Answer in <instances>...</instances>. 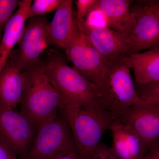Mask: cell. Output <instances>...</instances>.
<instances>
[{"instance_id":"1","label":"cell","mask_w":159,"mask_h":159,"mask_svg":"<svg viewBox=\"0 0 159 159\" xmlns=\"http://www.w3.org/2000/svg\"><path fill=\"white\" fill-rule=\"evenodd\" d=\"M44 66L47 78L66 104L87 108L104 107L99 88L70 67L59 51H48Z\"/></svg>"},{"instance_id":"2","label":"cell","mask_w":159,"mask_h":159,"mask_svg":"<svg viewBox=\"0 0 159 159\" xmlns=\"http://www.w3.org/2000/svg\"><path fill=\"white\" fill-rule=\"evenodd\" d=\"M23 72L25 87L20 112L38 126L57 116V111L66 102L47 78L44 62L39 61Z\"/></svg>"},{"instance_id":"3","label":"cell","mask_w":159,"mask_h":159,"mask_svg":"<svg viewBox=\"0 0 159 159\" xmlns=\"http://www.w3.org/2000/svg\"><path fill=\"white\" fill-rule=\"evenodd\" d=\"M60 110L70 126L80 154L89 159L116 118L102 106L87 108L66 104Z\"/></svg>"},{"instance_id":"4","label":"cell","mask_w":159,"mask_h":159,"mask_svg":"<svg viewBox=\"0 0 159 159\" xmlns=\"http://www.w3.org/2000/svg\"><path fill=\"white\" fill-rule=\"evenodd\" d=\"M74 152L79 153L70 126L63 116L57 115L38 126L29 150L20 159H57Z\"/></svg>"},{"instance_id":"5","label":"cell","mask_w":159,"mask_h":159,"mask_svg":"<svg viewBox=\"0 0 159 159\" xmlns=\"http://www.w3.org/2000/svg\"><path fill=\"white\" fill-rule=\"evenodd\" d=\"M99 89L102 105L116 119L129 107L145 103L137 93L130 69L120 61L111 65Z\"/></svg>"},{"instance_id":"6","label":"cell","mask_w":159,"mask_h":159,"mask_svg":"<svg viewBox=\"0 0 159 159\" xmlns=\"http://www.w3.org/2000/svg\"><path fill=\"white\" fill-rule=\"evenodd\" d=\"M75 22L74 33L64 48L66 55L73 63V68L99 88L111 65L94 48L76 19Z\"/></svg>"},{"instance_id":"7","label":"cell","mask_w":159,"mask_h":159,"mask_svg":"<svg viewBox=\"0 0 159 159\" xmlns=\"http://www.w3.org/2000/svg\"><path fill=\"white\" fill-rule=\"evenodd\" d=\"M37 128L22 113L0 103V135L20 159L29 150Z\"/></svg>"},{"instance_id":"8","label":"cell","mask_w":159,"mask_h":159,"mask_svg":"<svg viewBox=\"0 0 159 159\" xmlns=\"http://www.w3.org/2000/svg\"><path fill=\"white\" fill-rule=\"evenodd\" d=\"M44 16L29 18L20 40L17 51L12 52L9 59L22 71L36 64L49 44L47 34L48 25Z\"/></svg>"},{"instance_id":"9","label":"cell","mask_w":159,"mask_h":159,"mask_svg":"<svg viewBox=\"0 0 159 159\" xmlns=\"http://www.w3.org/2000/svg\"><path fill=\"white\" fill-rule=\"evenodd\" d=\"M76 20L92 46L111 65L129 54L126 39L118 32L109 28L91 27L84 20Z\"/></svg>"},{"instance_id":"10","label":"cell","mask_w":159,"mask_h":159,"mask_svg":"<svg viewBox=\"0 0 159 159\" xmlns=\"http://www.w3.org/2000/svg\"><path fill=\"white\" fill-rule=\"evenodd\" d=\"M131 11L136 24L126 39L129 54L139 53L146 49L159 48V19L145 6H139Z\"/></svg>"},{"instance_id":"11","label":"cell","mask_w":159,"mask_h":159,"mask_svg":"<svg viewBox=\"0 0 159 159\" xmlns=\"http://www.w3.org/2000/svg\"><path fill=\"white\" fill-rule=\"evenodd\" d=\"M118 118L129 125L149 148L159 141V110L145 103L137 104Z\"/></svg>"},{"instance_id":"12","label":"cell","mask_w":159,"mask_h":159,"mask_svg":"<svg viewBox=\"0 0 159 159\" xmlns=\"http://www.w3.org/2000/svg\"><path fill=\"white\" fill-rule=\"evenodd\" d=\"M110 129L112 132L114 153L119 159H143L151 148L128 124L116 118Z\"/></svg>"},{"instance_id":"13","label":"cell","mask_w":159,"mask_h":159,"mask_svg":"<svg viewBox=\"0 0 159 159\" xmlns=\"http://www.w3.org/2000/svg\"><path fill=\"white\" fill-rule=\"evenodd\" d=\"M129 0H97L96 6L103 12L108 21L109 28L127 39L136 24L131 11Z\"/></svg>"},{"instance_id":"14","label":"cell","mask_w":159,"mask_h":159,"mask_svg":"<svg viewBox=\"0 0 159 159\" xmlns=\"http://www.w3.org/2000/svg\"><path fill=\"white\" fill-rule=\"evenodd\" d=\"M32 1L20 2L17 11L13 15L4 29L0 41V72L9 60L12 50L19 43L25 28L26 23L30 16Z\"/></svg>"},{"instance_id":"15","label":"cell","mask_w":159,"mask_h":159,"mask_svg":"<svg viewBox=\"0 0 159 159\" xmlns=\"http://www.w3.org/2000/svg\"><path fill=\"white\" fill-rule=\"evenodd\" d=\"M73 3L72 0H63L52 21L48 23L47 34L49 44L64 49L72 38L76 24Z\"/></svg>"},{"instance_id":"16","label":"cell","mask_w":159,"mask_h":159,"mask_svg":"<svg viewBox=\"0 0 159 159\" xmlns=\"http://www.w3.org/2000/svg\"><path fill=\"white\" fill-rule=\"evenodd\" d=\"M25 87V74L9 59L0 72V103L16 108L21 102Z\"/></svg>"},{"instance_id":"17","label":"cell","mask_w":159,"mask_h":159,"mask_svg":"<svg viewBox=\"0 0 159 159\" xmlns=\"http://www.w3.org/2000/svg\"><path fill=\"white\" fill-rule=\"evenodd\" d=\"M119 61L133 71L135 84L159 82V48L128 54Z\"/></svg>"},{"instance_id":"18","label":"cell","mask_w":159,"mask_h":159,"mask_svg":"<svg viewBox=\"0 0 159 159\" xmlns=\"http://www.w3.org/2000/svg\"><path fill=\"white\" fill-rule=\"evenodd\" d=\"M135 84L138 95L142 101L147 105L159 110V81Z\"/></svg>"},{"instance_id":"19","label":"cell","mask_w":159,"mask_h":159,"mask_svg":"<svg viewBox=\"0 0 159 159\" xmlns=\"http://www.w3.org/2000/svg\"><path fill=\"white\" fill-rule=\"evenodd\" d=\"M63 2V0H35L30 8L29 18L56 11Z\"/></svg>"},{"instance_id":"20","label":"cell","mask_w":159,"mask_h":159,"mask_svg":"<svg viewBox=\"0 0 159 159\" xmlns=\"http://www.w3.org/2000/svg\"><path fill=\"white\" fill-rule=\"evenodd\" d=\"M18 0H0V29L2 31L12 17L15 9L18 8Z\"/></svg>"},{"instance_id":"21","label":"cell","mask_w":159,"mask_h":159,"mask_svg":"<svg viewBox=\"0 0 159 159\" xmlns=\"http://www.w3.org/2000/svg\"><path fill=\"white\" fill-rule=\"evenodd\" d=\"M86 23L95 28H109L108 21L103 12L96 5L87 15Z\"/></svg>"},{"instance_id":"22","label":"cell","mask_w":159,"mask_h":159,"mask_svg":"<svg viewBox=\"0 0 159 159\" xmlns=\"http://www.w3.org/2000/svg\"><path fill=\"white\" fill-rule=\"evenodd\" d=\"M89 159H119L111 147L100 142L91 155Z\"/></svg>"},{"instance_id":"23","label":"cell","mask_w":159,"mask_h":159,"mask_svg":"<svg viewBox=\"0 0 159 159\" xmlns=\"http://www.w3.org/2000/svg\"><path fill=\"white\" fill-rule=\"evenodd\" d=\"M97 0H77L76 2L77 12L75 19L78 21L84 20V18L96 5Z\"/></svg>"},{"instance_id":"24","label":"cell","mask_w":159,"mask_h":159,"mask_svg":"<svg viewBox=\"0 0 159 159\" xmlns=\"http://www.w3.org/2000/svg\"><path fill=\"white\" fill-rule=\"evenodd\" d=\"M16 155L0 135V159H16Z\"/></svg>"},{"instance_id":"25","label":"cell","mask_w":159,"mask_h":159,"mask_svg":"<svg viewBox=\"0 0 159 159\" xmlns=\"http://www.w3.org/2000/svg\"><path fill=\"white\" fill-rule=\"evenodd\" d=\"M143 159H159V140L154 144Z\"/></svg>"},{"instance_id":"26","label":"cell","mask_w":159,"mask_h":159,"mask_svg":"<svg viewBox=\"0 0 159 159\" xmlns=\"http://www.w3.org/2000/svg\"><path fill=\"white\" fill-rule=\"evenodd\" d=\"M57 159H86L80 155L78 152L68 154Z\"/></svg>"},{"instance_id":"27","label":"cell","mask_w":159,"mask_h":159,"mask_svg":"<svg viewBox=\"0 0 159 159\" xmlns=\"http://www.w3.org/2000/svg\"><path fill=\"white\" fill-rule=\"evenodd\" d=\"M145 6H146L147 9L150 12L153 13L159 19V8H153V7H150V6H147V5H145Z\"/></svg>"},{"instance_id":"28","label":"cell","mask_w":159,"mask_h":159,"mask_svg":"<svg viewBox=\"0 0 159 159\" xmlns=\"http://www.w3.org/2000/svg\"><path fill=\"white\" fill-rule=\"evenodd\" d=\"M147 6L153 7V8H159V1H157V2H154L152 3L151 4H149Z\"/></svg>"},{"instance_id":"29","label":"cell","mask_w":159,"mask_h":159,"mask_svg":"<svg viewBox=\"0 0 159 159\" xmlns=\"http://www.w3.org/2000/svg\"><path fill=\"white\" fill-rule=\"evenodd\" d=\"M2 30L0 29V41H1V39H2V36H1V35H2V34H1L2 33Z\"/></svg>"}]
</instances>
